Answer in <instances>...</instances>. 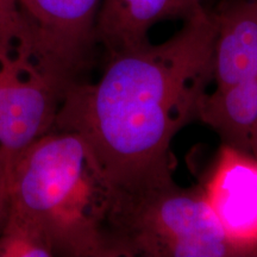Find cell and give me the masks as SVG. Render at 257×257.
<instances>
[{
    "label": "cell",
    "instance_id": "6da1fadb",
    "mask_svg": "<svg viewBox=\"0 0 257 257\" xmlns=\"http://www.w3.org/2000/svg\"><path fill=\"white\" fill-rule=\"evenodd\" d=\"M214 37L205 9L162 43L107 55L98 81L68 88L53 130L79 134L117 192L174 181L172 143L213 81Z\"/></svg>",
    "mask_w": 257,
    "mask_h": 257
},
{
    "label": "cell",
    "instance_id": "7a4b0ae2",
    "mask_svg": "<svg viewBox=\"0 0 257 257\" xmlns=\"http://www.w3.org/2000/svg\"><path fill=\"white\" fill-rule=\"evenodd\" d=\"M10 208L54 256L117 257L108 220L115 188L79 134L51 130L10 160Z\"/></svg>",
    "mask_w": 257,
    "mask_h": 257
},
{
    "label": "cell",
    "instance_id": "3957f363",
    "mask_svg": "<svg viewBox=\"0 0 257 257\" xmlns=\"http://www.w3.org/2000/svg\"><path fill=\"white\" fill-rule=\"evenodd\" d=\"M117 257H237L202 187L174 181L117 192L110 220Z\"/></svg>",
    "mask_w": 257,
    "mask_h": 257
},
{
    "label": "cell",
    "instance_id": "277c9868",
    "mask_svg": "<svg viewBox=\"0 0 257 257\" xmlns=\"http://www.w3.org/2000/svg\"><path fill=\"white\" fill-rule=\"evenodd\" d=\"M70 82L24 31L0 34V152L11 160L50 133Z\"/></svg>",
    "mask_w": 257,
    "mask_h": 257
},
{
    "label": "cell",
    "instance_id": "5b68a950",
    "mask_svg": "<svg viewBox=\"0 0 257 257\" xmlns=\"http://www.w3.org/2000/svg\"><path fill=\"white\" fill-rule=\"evenodd\" d=\"M102 0H17L32 47L70 82L80 81L98 46L96 21Z\"/></svg>",
    "mask_w": 257,
    "mask_h": 257
},
{
    "label": "cell",
    "instance_id": "8992f818",
    "mask_svg": "<svg viewBox=\"0 0 257 257\" xmlns=\"http://www.w3.org/2000/svg\"><path fill=\"white\" fill-rule=\"evenodd\" d=\"M202 191L237 257L257 256V157L223 144Z\"/></svg>",
    "mask_w": 257,
    "mask_h": 257
},
{
    "label": "cell",
    "instance_id": "52a82bcc",
    "mask_svg": "<svg viewBox=\"0 0 257 257\" xmlns=\"http://www.w3.org/2000/svg\"><path fill=\"white\" fill-rule=\"evenodd\" d=\"M205 9L204 0H102L96 41L112 55L149 42V32L155 25L186 22Z\"/></svg>",
    "mask_w": 257,
    "mask_h": 257
},
{
    "label": "cell",
    "instance_id": "ba28073f",
    "mask_svg": "<svg viewBox=\"0 0 257 257\" xmlns=\"http://www.w3.org/2000/svg\"><path fill=\"white\" fill-rule=\"evenodd\" d=\"M216 88L257 79V0H224L213 11Z\"/></svg>",
    "mask_w": 257,
    "mask_h": 257
},
{
    "label": "cell",
    "instance_id": "9c48e42d",
    "mask_svg": "<svg viewBox=\"0 0 257 257\" xmlns=\"http://www.w3.org/2000/svg\"><path fill=\"white\" fill-rule=\"evenodd\" d=\"M198 119L219 135L223 144L250 153L257 127V79L207 92Z\"/></svg>",
    "mask_w": 257,
    "mask_h": 257
},
{
    "label": "cell",
    "instance_id": "30bf717a",
    "mask_svg": "<svg viewBox=\"0 0 257 257\" xmlns=\"http://www.w3.org/2000/svg\"><path fill=\"white\" fill-rule=\"evenodd\" d=\"M46 240L32 225L10 208L0 230V257H51Z\"/></svg>",
    "mask_w": 257,
    "mask_h": 257
},
{
    "label": "cell",
    "instance_id": "8fae6325",
    "mask_svg": "<svg viewBox=\"0 0 257 257\" xmlns=\"http://www.w3.org/2000/svg\"><path fill=\"white\" fill-rule=\"evenodd\" d=\"M10 159L0 152V230L10 211Z\"/></svg>",
    "mask_w": 257,
    "mask_h": 257
},
{
    "label": "cell",
    "instance_id": "7c38bea8",
    "mask_svg": "<svg viewBox=\"0 0 257 257\" xmlns=\"http://www.w3.org/2000/svg\"><path fill=\"white\" fill-rule=\"evenodd\" d=\"M24 31L19 18L17 0H0V32Z\"/></svg>",
    "mask_w": 257,
    "mask_h": 257
},
{
    "label": "cell",
    "instance_id": "4fadbf2b",
    "mask_svg": "<svg viewBox=\"0 0 257 257\" xmlns=\"http://www.w3.org/2000/svg\"><path fill=\"white\" fill-rule=\"evenodd\" d=\"M250 154H252L253 156L257 157V127L255 133L252 135L251 138V144H250Z\"/></svg>",
    "mask_w": 257,
    "mask_h": 257
}]
</instances>
